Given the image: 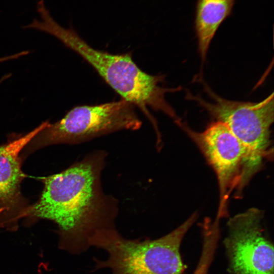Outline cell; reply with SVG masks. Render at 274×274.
<instances>
[{
	"label": "cell",
	"instance_id": "10",
	"mask_svg": "<svg viewBox=\"0 0 274 274\" xmlns=\"http://www.w3.org/2000/svg\"><path fill=\"white\" fill-rule=\"evenodd\" d=\"M218 236L213 232L203 234V245L200 257L193 274H207L215 254Z\"/></svg>",
	"mask_w": 274,
	"mask_h": 274
},
{
	"label": "cell",
	"instance_id": "2",
	"mask_svg": "<svg viewBox=\"0 0 274 274\" xmlns=\"http://www.w3.org/2000/svg\"><path fill=\"white\" fill-rule=\"evenodd\" d=\"M39 30L51 35L76 52L88 63L105 82L123 99L138 107L152 123L157 140L161 139L157 123L149 109L160 111L175 123L181 119L167 102L165 94L181 89L164 88L163 75H152L142 70L133 61L131 52L115 54L97 50L89 45L71 26L59 24L50 14L38 22Z\"/></svg>",
	"mask_w": 274,
	"mask_h": 274
},
{
	"label": "cell",
	"instance_id": "4",
	"mask_svg": "<svg viewBox=\"0 0 274 274\" xmlns=\"http://www.w3.org/2000/svg\"><path fill=\"white\" fill-rule=\"evenodd\" d=\"M197 218L193 213L176 229L154 240L126 239L113 226L104 227L94 232L88 244L108 252L107 260L97 266L110 268L112 274H184L180 247Z\"/></svg>",
	"mask_w": 274,
	"mask_h": 274
},
{
	"label": "cell",
	"instance_id": "7",
	"mask_svg": "<svg viewBox=\"0 0 274 274\" xmlns=\"http://www.w3.org/2000/svg\"><path fill=\"white\" fill-rule=\"evenodd\" d=\"M197 145L213 168L219 189V204L216 217L227 214L229 196L239 181L243 150L229 128L224 123L215 121L201 131L192 130L181 120L177 124Z\"/></svg>",
	"mask_w": 274,
	"mask_h": 274
},
{
	"label": "cell",
	"instance_id": "3",
	"mask_svg": "<svg viewBox=\"0 0 274 274\" xmlns=\"http://www.w3.org/2000/svg\"><path fill=\"white\" fill-rule=\"evenodd\" d=\"M206 91L213 101L187 92L186 98L196 101L216 120L224 123L239 142L243 159L235 196L242 195L244 188L261 168L272 151L270 148V127L274 120L273 93L259 102L230 100L213 91L202 79Z\"/></svg>",
	"mask_w": 274,
	"mask_h": 274
},
{
	"label": "cell",
	"instance_id": "6",
	"mask_svg": "<svg viewBox=\"0 0 274 274\" xmlns=\"http://www.w3.org/2000/svg\"><path fill=\"white\" fill-rule=\"evenodd\" d=\"M263 216L252 208L228 220L224 243L232 274H273V247L262 227Z\"/></svg>",
	"mask_w": 274,
	"mask_h": 274
},
{
	"label": "cell",
	"instance_id": "9",
	"mask_svg": "<svg viewBox=\"0 0 274 274\" xmlns=\"http://www.w3.org/2000/svg\"><path fill=\"white\" fill-rule=\"evenodd\" d=\"M236 0H197L194 28L202 67L212 39L231 14Z\"/></svg>",
	"mask_w": 274,
	"mask_h": 274
},
{
	"label": "cell",
	"instance_id": "5",
	"mask_svg": "<svg viewBox=\"0 0 274 274\" xmlns=\"http://www.w3.org/2000/svg\"><path fill=\"white\" fill-rule=\"evenodd\" d=\"M135 107L123 99L74 107L38 133L23 149V156L49 145L78 144L119 130H138L142 122Z\"/></svg>",
	"mask_w": 274,
	"mask_h": 274
},
{
	"label": "cell",
	"instance_id": "8",
	"mask_svg": "<svg viewBox=\"0 0 274 274\" xmlns=\"http://www.w3.org/2000/svg\"><path fill=\"white\" fill-rule=\"evenodd\" d=\"M48 123L44 121L27 133L0 145V228L15 229L25 218L30 205L21 192V183L26 177L22 169L21 153Z\"/></svg>",
	"mask_w": 274,
	"mask_h": 274
},
{
	"label": "cell",
	"instance_id": "1",
	"mask_svg": "<svg viewBox=\"0 0 274 274\" xmlns=\"http://www.w3.org/2000/svg\"><path fill=\"white\" fill-rule=\"evenodd\" d=\"M106 153L97 151L59 173L43 178L39 199L25 218L46 219L57 226L59 246L76 251L87 247L97 229L113 226L117 202L104 192L101 175Z\"/></svg>",
	"mask_w": 274,
	"mask_h": 274
}]
</instances>
